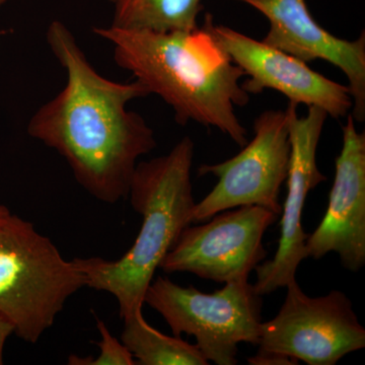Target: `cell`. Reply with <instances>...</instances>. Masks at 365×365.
<instances>
[{
    "mask_svg": "<svg viewBox=\"0 0 365 365\" xmlns=\"http://www.w3.org/2000/svg\"><path fill=\"white\" fill-rule=\"evenodd\" d=\"M46 39L66 83L31 118L29 135L57 151L97 200L126 199L139 158L158 144L145 119L127 108L150 96L148 88L136 79L119 83L98 73L62 21H51Z\"/></svg>",
    "mask_w": 365,
    "mask_h": 365,
    "instance_id": "cell-1",
    "label": "cell"
},
{
    "mask_svg": "<svg viewBox=\"0 0 365 365\" xmlns=\"http://www.w3.org/2000/svg\"><path fill=\"white\" fill-rule=\"evenodd\" d=\"M93 32L112 45L120 68L172 108L178 124L212 127L241 148L248 143L235 113L250 102L241 83L244 71L202 26L155 32L110 25Z\"/></svg>",
    "mask_w": 365,
    "mask_h": 365,
    "instance_id": "cell-2",
    "label": "cell"
},
{
    "mask_svg": "<svg viewBox=\"0 0 365 365\" xmlns=\"http://www.w3.org/2000/svg\"><path fill=\"white\" fill-rule=\"evenodd\" d=\"M194 150L193 140L185 136L168 155L137 163L127 198L143 217V225L121 258H76L85 273L86 287L111 294L121 319L143 311L157 269L192 223L196 204L192 185Z\"/></svg>",
    "mask_w": 365,
    "mask_h": 365,
    "instance_id": "cell-3",
    "label": "cell"
},
{
    "mask_svg": "<svg viewBox=\"0 0 365 365\" xmlns=\"http://www.w3.org/2000/svg\"><path fill=\"white\" fill-rule=\"evenodd\" d=\"M86 287L76 259L67 261L33 223L11 215L0 227V318L36 344L72 294Z\"/></svg>",
    "mask_w": 365,
    "mask_h": 365,
    "instance_id": "cell-4",
    "label": "cell"
},
{
    "mask_svg": "<svg viewBox=\"0 0 365 365\" xmlns=\"http://www.w3.org/2000/svg\"><path fill=\"white\" fill-rule=\"evenodd\" d=\"M144 304L162 314L173 334L193 336L207 361L237 364L240 343L258 346L263 297L249 280L230 281L213 294L184 287L158 276L151 281Z\"/></svg>",
    "mask_w": 365,
    "mask_h": 365,
    "instance_id": "cell-5",
    "label": "cell"
},
{
    "mask_svg": "<svg viewBox=\"0 0 365 365\" xmlns=\"http://www.w3.org/2000/svg\"><path fill=\"white\" fill-rule=\"evenodd\" d=\"M290 153L287 109L262 113L254 122L253 139L237 155L198 168L199 176L212 175L218 182L195 204L191 222H204L222 211L247 205L260 206L280 215V190L287 181Z\"/></svg>",
    "mask_w": 365,
    "mask_h": 365,
    "instance_id": "cell-6",
    "label": "cell"
},
{
    "mask_svg": "<svg viewBox=\"0 0 365 365\" xmlns=\"http://www.w3.org/2000/svg\"><path fill=\"white\" fill-rule=\"evenodd\" d=\"M278 314L261 325L259 352L309 365H334L365 347V329L349 297L340 290L312 297L295 280Z\"/></svg>",
    "mask_w": 365,
    "mask_h": 365,
    "instance_id": "cell-7",
    "label": "cell"
},
{
    "mask_svg": "<svg viewBox=\"0 0 365 365\" xmlns=\"http://www.w3.org/2000/svg\"><path fill=\"white\" fill-rule=\"evenodd\" d=\"M278 216L260 206L247 205L222 211L202 225H190L160 268L222 284L249 280L250 274L267 257L263 237Z\"/></svg>",
    "mask_w": 365,
    "mask_h": 365,
    "instance_id": "cell-8",
    "label": "cell"
},
{
    "mask_svg": "<svg viewBox=\"0 0 365 365\" xmlns=\"http://www.w3.org/2000/svg\"><path fill=\"white\" fill-rule=\"evenodd\" d=\"M202 28L249 76L242 83L249 95L265 90L278 91L292 104L318 107L335 119L351 112L349 86L314 71L302 59L230 26L218 25L210 14H205Z\"/></svg>",
    "mask_w": 365,
    "mask_h": 365,
    "instance_id": "cell-9",
    "label": "cell"
},
{
    "mask_svg": "<svg viewBox=\"0 0 365 365\" xmlns=\"http://www.w3.org/2000/svg\"><path fill=\"white\" fill-rule=\"evenodd\" d=\"M306 116L297 115V106L289 103L290 153L287 195L281 210L278 248L271 260L257 266L255 290L261 297L285 288L297 280L300 263L307 258L306 240L302 225L307 197L312 190L326 181L317 165V150L328 114L318 107H307Z\"/></svg>",
    "mask_w": 365,
    "mask_h": 365,
    "instance_id": "cell-10",
    "label": "cell"
},
{
    "mask_svg": "<svg viewBox=\"0 0 365 365\" xmlns=\"http://www.w3.org/2000/svg\"><path fill=\"white\" fill-rule=\"evenodd\" d=\"M346 118L328 207L307 235L306 252L314 260L337 253L343 267L356 273L365 265V133L357 130L351 114Z\"/></svg>",
    "mask_w": 365,
    "mask_h": 365,
    "instance_id": "cell-11",
    "label": "cell"
},
{
    "mask_svg": "<svg viewBox=\"0 0 365 365\" xmlns=\"http://www.w3.org/2000/svg\"><path fill=\"white\" fill-rule=\"evenodd\" d=\"M267 19L266 44L294 55L302 61L324 60L338 67L349 83L355 121L365 119V35L348 41L336 37L319 25L306 0H237Z\"/></svg>",
    "mask_w": 365,
    "mask_h": 365,
    "instance_id": "cell-12",
    "label": "cell"
},
{
    "mask_svg": "<svg viewBox=\"0 0 365 365\" xmlns=\"http://www.w3.org/2000/svg\"><path fill=\"white\" fill-rule=\"evenodd\" d=\"M121 334L123 343L140 365H206L207 360L196 345L181 337H170L151 327L143 311L129 314Z\"/></svg>",
    "mask_w": 365,
    "mask_h": 365,
    "instance_id": "cell-13",
    "label": "cell"
},
{
    "mask_svg": "<svg viewBox=\"0 0 365 365\" xmlns=\"http://www.w3.org/2000/svg\"><path fill=\"white\" fill-rule=\"evenodd\" d=\"M111 26L155 32L198 28L202 0H115Z\"/></svg>",
    "mask_w": 365,
    "mask_h": 365,
    "instance_id": "cell-14",
    "label": "cell"
},
{
    "mask_svg": "<svg viewBox=\"0 0 365 365\" xmlns=\"http://www.w3.org/2000/svg\"><path fill=\"white\" fill-rule=\"evenodd\" d=\"M98 333L102 341L97 343L100 348V354L97 359L91 357H79L78 355H71L68 364L72 365H135L136 361L133 355L121 342L116 339L110 332L102 319H97Z\"/></svg>",
    "mask_w": 365,
    "mask_h": 365,
    "instance_id": "cell-15",
    "label": "cell"
},
{
    "mask_svg": "<svg viewBox=\"0 0 365 365\" xmlns=\"http://www.w3.org/2000/svg\"><path fill=\"white\" fill-rule=\"evenodd\" d=\"M248 362L249 364L253 365H287L299 364V362L294 361V360L289 359V357L273 354V353L259 351L255 356L250 357Z\"/></svg>",
    "mask_w": 365,
    "mask_h": 365,
    "instance_id": "cell-16",
    "label": "cell"
},
{
    "mask_svg": "<svg viewBox=\"0 0 365 365\" xmlns=\"http://www.w3.org/2000/svg\"><path fill=\"white\" fill-rule=\"evenodd\" d=\"M11 334H14L13 326L6 319L0 318V365L4 364V346Z\"/></svg>",
    "mask_w": 365,
    "mask_h": 365,
    "instance_id": "cell-17",
    "label": "cell"
},
{
    "mask_svg": "<svg viewBox=\"0 0 365 365\" xmlns=\"http://www.w3.org/2000/svg\"><path fill=\"white\" fill-rule=\"evenodd\" d=\"M11 211L6 206L0 205V227L4 225V222L7 220L9 215H11Z\"/></svg>",
    "mask_w": 365,
    "mask_h": 365,
    "instance_id": "cell-18",
    "label": "cell"
},
{
    "mask_svg": "<svg viewBox=\"0 0 365 365\" xmlns=\"http://www.w3.org/2000/svg\"><path fill=\"white\" fill-rule=\"evenodd\" d=\"M7 1H9V0H0V7L4 6V4H6Z\"/></svg>",
    "mask_w": 365,
    "mask_h": 365,
    "instance_id": "cell-19",
    "label": "cell"
},
{
    "mask_svg": "<svg viewBox=\"0 0 365 365\" xmlns=\"http://www.w3.org/2000/svg\"><path fill=\"white\" fill-rule=\"evenodd\" d=\"M109 1H110V2H112V4H113V2H114V1H115V0H109Z\"/></svg>",
    "mask_w": 365,
    "mask_h": 365,
    "instance_id": "cell-20",
    "label": "cell"
}]
</instances>
